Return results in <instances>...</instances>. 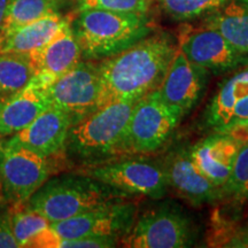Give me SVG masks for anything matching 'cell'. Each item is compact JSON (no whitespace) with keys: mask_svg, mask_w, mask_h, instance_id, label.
I'll list each match as a JSON object with an SVG mask.
<instances>
[{"mask_svg":"<svg viewBox=\"0 0 248 248\" xmlns=\"http://www.w3.org/2000/svg\"><path fill=\"white\" fill-rule=\"evenodd\" d=\"M177 48L168 33H155L99 61L101 94L98 107L114 101H137L156 90Z\"/></svg>","mask_w":248,"mask_h":248,"instance_id":"1","label":"cell"},{"mask_svg":"<svg viewBox=\"0 0 248 248\" xmlns=\"http://www.w3.org/2000/svg\"><path fill=\"white\" fill-rule=\"evenodd\" d=\"M137 101L108 102L74 123L64 145V159L85 168L132 153L129 122Z\"/></svg>","mask_w":248,"mask_h":248,"instance_id":"2","label":"cell"},{"mask_svg":"<svg viewBox=\"0 0 248 248\" xmlns=\"http://www.w3.org/2000/svg\"><path fill=\"white\" fill-rule=\"evenodd\" d=\"M71 29L82 52V60L113 57L146 38L153 31L148 14L117 13L105 9H78Z\"/></svg>","mask_w":248,"mask_h":248,"instance_id":"3","label":"cell"},{"mask_svg":"<svg viewBox=\"0 0 248 248\" xmlns=\"http://www.w3.org/2000/svg\"><path fill=\"white\" fill-rule=\"evenodd\" d=\"M131 195L82 172L49 177L27 201L31 209L55 223Z\"/></svg>","mask_w":248,"mask_h":248,"instance_id":"4","label":"cell"},{"mask_svg":"<svg viewBox=\"0 0 248 248\" xmlns=\"http://www.w3.org/2000/svg\"><path fill=\"white\" fill-rule=\"evenodd\" d=\"M61 157L43 156L26 147L0 140V184L9 204L26 203L53 175Z\"/></svg>","mask_w":248,"mask_h":248,"instance_id":"5","label":"cell"},{"mask_svg":"<svg viewBox=\"0 0 248 248\" xmlns=\"http://www.w3.org/2000/svg\"><path fill=\"white\" fill-rule=\"evenodd\" d=\"M193 241L190 218L170 203L160 204L136 218L122 239L124 247L131 248H182Z\"/></svg>","mask_w":248,"mask_h":248,"instance_id":"6","label":"cell"},{"mask_svg":"<svg viewBox=\"0 0 248 248\" xmlns=\"http://www.w3.org/2000/svg\"><path fill=\"white\" fill-rule=\"evenodd\" d=\"M100 94V68L92 60H80L45 89L49 106L66 111L73 124L97 109Z\"/></svg>","mask_w":248,"mask_h":248,"instance_id":"7","label":"cell"},{"mask_svg":"<svg viewBox=\"0 0 248 248\" xmlns=\"http://www.w3.org/2000/svg\"><path fill=\"white\" fill-rule=\"evenodd\" d=\"M183 115L161 97L156 90L139 99L129 122L132 153H151L162 146L177 128Z\"/></svg>","mask_w":248,"mask_h":248,"instance_id":"8","label":"cell"},{"mask_svg":"<svg viewBox=\"0 0 248 248\" xmlns=\"http://www.w3.org/2000/svg\"><path fill=\"white\" fill-rule=\"evenodd\" d=\"M78 172L91 176L130 195L160 199L168 188L163 164L150 160L108 161L97 166L79 168Z\"/></svg>","mask_w":248,"mask_h":248,"instance_id":"9","label":"cell"},{"mask_svg":"<svg viewBox=\"0 0 248 248\" xmlns=\"http://www.w3.org/2000/svg\"><path fill=\"white\" fill-rule=\"evenodd\" d=\"M137 204L123 200L111 202L49 226L61 239L83 237H115L119 239L130 231L137 218Z\"/></svg>","mask_w":248,"mask_h":248,"instance_id":"10","label":"cell"},{"mask_svg":"<svg viewBox=\"0 0 248 248\" xmlns=\"http://www.w3.org/2000/svg\"><path fill=\"white\" fill-rule=\"evenodd\" d=\"M177 45L191 62L216 75L248 64V55L235 49L218 31L206 26L183 31Z\"/></svg>","mask_w":248,"mask_h":248,"instance_id":"11","label":"cell"},{"mask_svg":"<svg viewBox=\"0 0 248 248\" xmlns=\"http://www.w3.org/2000/svg\"><path fill=\"white\" fill-rule=\"evenodd\" d=\"M208 80L209 71L194 64L177 48L157 91L184 116L202 98Z\"/></svg>","mask_w":248,"mask_h":248,"instance_id":"12","label":"cell"},{"mask_svg":"<svg viewBox=\"0 0 248 248\" xmlns=\"http://www.w3.org/2000/svg\"><path fill=\"white\" fill-rule=\"evenodd\" d=\"M73 120L66 111L48 107L40 113L29 125L5 141L26 147L43 156L64 159V145Z\"/></svg>","mask_w":248,"mask_h":248,"instance_id":"13","label":"cell"},{"mask_svg":"<svg viewBox=\"0 0 248 248\" xmlns=\"http://www.w3.org/2000/svg\"><path fill=\"white\" fill-rule=\"evenodd\" d=\"M204 122L214 132L248 123V67L219 84L204 111Z\"/></svg>","mask_w":248,"mask_h":248,"instance_id":"14","label":"cell"},{"mask_svg":"<svg viewBox=\"0 0 248 248\" xmlns=\"http://www.w3.org/2000/svg\"><path fill=\"white\" fill-rule=\"evenodd\" d=\"M71 18L47 44L30 55L36 68L31 84L46 89L82 60V52L70 26Z\"/></svg>","mask_w":248,"mask_h":248,"instance_id":"15","label":"cell"},{"mask_svg":"<svg viewBox=\"0 0 248 248\" xmlns=\"http://www.w3.org/2000/svg\"><path fill=\"white\" fill-rule=\"evenodd\" d=\"M163 169L168 186L194 206L214 203L224 195L222 187L216 186L200 171L192 160L190 150L172 152L164 161Z\"/></svg>","mask_w":248,"mask_h":248,"instance_id":"16","label":"cell"},{"mask_svg":"<svg viewBox=\"0 0 248 248\" xmlns=\"http://www.w3.org/2000/svg\"><path fill=\"white\" fill-rule=\"evenodd\" d=\"M240 146V142L228 132H215L190 148V155L200 171L223 188Z\"/></svg>","mask_w":248,"mask_h":248,"instance_id":"17","label":"cell"},{"mask_svg":"<svg viewBox=\"0 0 248 248\" xmlns=\"http://www.w3.org/2000/svg\"><path fill=\"white\" fill-rule=\"evenodd\" d=\"M48 107L45 90L31 83L13 97L0 100V138L21 131Z\"/></svg>","mask_w":248,"mask_h":248,"instance_id":"18","label":"cell"},{"mask_svg":"<svg viewBox=\"0 0 248 248\" xmlns=\"http://www.w3.org/2000/svg\"><path fill=\"white\" fill-rule=\"evenodd\" d=\"M69 20L57 12L12 30L0 38V52L32 53L47 44Z\"/></svg>","mask_w":248,"mask_h":248,"instance_id":"19","label":"cell"},{"mask_svg":"<svg viewBox=\"0 0 248 248\" xmlns=\"http://www.w3.org/2000/svg\"><path fill=\"white\" fill-rule=\"evenodd\" d=\"M204 26L218 31L235 49L248 55V0H228L207 15Z\"/></svg>","mask_w":248,"mask_h":248,"instance_id":"20","label":"cell"},{"mask_svg":"<svg viewBox=\"0 0 248 248\" xmlns=\"http://www.w3.org/2000/svg\"><path fill=\"white\" fill-rule=\"evenodd\" d=\"M35 75L36 68L29 54L0 52V100L26 89Z\"/></svg>","mask_w":248,"mask_h":248,"instance_id":"21","label":"cell"},{"mask_svg":"<svg viewBox=\"0 0 248 248\" xmlns=\"http://www.w3.org/2000/svg\"><path fill=\"white\" fill-rule=\"evenodd\" d=\"M58 5L57 0H9L1 37L46 15L57 13Z\"/></svg>","mask_w":248,"mask_h":248,"instance_id":"22","label":"cell"},{"mask_svg":"<svg viewBox=\"0 0 248 248\" xmlns=\"http://www.w3.org/2000/svg\"><path fill=\"white\" fill-rule=\"evenodd\" d=\"M11 223L18 247H31L36 238L48 228L49 223L44 216L31 209L26 203L9 204Z\"/></svg>","mask_w":248,"mask_h":248,"instance_id":"23","label":"cell"},{"mask_svg":"<svg viewBox=\"0 0 248 248\" xmlns=\"http://www.w3.org/2000/svg\"><path fill=\"white\" fill-rule=\"evenodd\" d=\"M169 16L175 20H192L214 13L228 0H159Z\"/></svg>","mask_w":248,"mask_h":248,"instance_id":"24","label":"cell"},{"mask_svg":"<svg viewBox=\"0 0 248 248\" xmlns=\"http://www.w3.org/2000/svg\"><path fill=\"white\" fill-rule=\"evenodd\" d=\"M223 191L238 199L248 198V142L241 144Z\"/></svg>","mask_w":248,"mask_h":248,"instance_id":"25","label":"cell"},{"mask_svg":"<svg viewBox=\"0 0 248 248\" xmlns=\"http://www.w3.org/2000/svg\"><path fill=\"white\" fill-rule=\"evenodd\" d=\"M79 9L97 8L117 13L148 14L152 0H80Z\"/></svg>","mask_w":248,"mask_h":248,"instance_id":"26","label":"cell"},{"mask_svg":"<svg viewBox=\"0 0 248 248\" xmlns=\"http://www.w3.org/2000/svg\"><path fill=\"white\" fill-rule=\"evenodd\" d=\"M120 239L115 237H83L77 239L59 240L58 247L64 248H109L117 246Z\"/></svg>","mask_w":248,"mask_h":248,"instance_id":"27","label":"cell"},{"mask_svg":"<svg viewBox=\"0 0 248 248\" xmlns=\"http://www.w3.org/2000/svg\"><path fill=\"white\" fill-rule=\"evenodd\" d=\"M18 243L15 239L8 209L0 213V248H17Z\"/></svg>","mask_w":248,"mask_h":248,"instance_id":"28","label":"cell"},{"mask_svg":"<svg viewBox=\"0 0 248 248\" xmlns=\"http://www.w3.org/2000/svg\"><path fill=\"white\" fill-rule=\"evenodd\" d=\"M229 135H231L235 140H238L240 144H245L248 142V123H245L243 125L235 126V128L231 129L228 131Z\"/></svg>","mask_w":248,"mask_h":248,"instance_id":"29","label":"cell"},{"mask_svg":"<svg viewBox=\"0 0 248 248\" xmlns=\"http://www.w3.org/2000/svg\"><path fill=\"white\" fill-rule=\"evenodd\" d=\"M228 247H248V229L241 234H238L234 239H232Z\"/></svg>","mask_w":248,"mask_h":248,"instance_id":"30","label":"cell"},{"mask_svg":"<svg viewBox=\"0 0 248 248\" xmlns=\"http://www.w3.org/2000/svg\"><path fill=\"white\" fill-rule=\"evenodd\" d=\"M8 2L9 0H0V37H1L2 28H4L6 9H7Z\"/></svg>","mask_w":248,"mask_h":248,"instance_id":"31","label":"cell"},{"mask_svg":"<svg viewBox=\"0 0 248 248\" xmlns=\"http://www.w3.org/2000/svg\"><path fill=\"white\" fill-rule=\"evenodd\" d=\"M57 1L59 2V4H60V2H62V1H77V2H79L80 0H57Z\"/></svg>","mask_w":248,"mask_h":248,"instance_id":"32","label":"cell"},{"mask_svg":"<svg viewBox=\"0 0 248 248\" xmlns=\"http://www.w3.org/2000/svg\"><path fill=\"white\" fill-rule=\"evenodd\" d=\"M0 193H1V184H0Z\"/></svg>","mask_w":248,"mask_h":248,"instance_id":"33","label":"cell"},{"mask_svg":"<svg viewBox=\"0 0 248 248\" xmlns=\"http://www.w3.org/2000/svg\"><path fill=\"white\" fill-rule=\"evenodd\" d=\"M0 140H1V138H0Z\"/></svg>","mask_w":248,"mask_h":248,"instance_id":"34","label":"cell"}]
</instances>
